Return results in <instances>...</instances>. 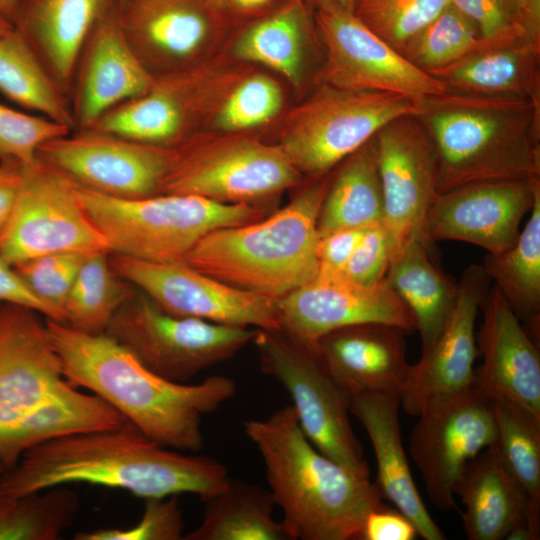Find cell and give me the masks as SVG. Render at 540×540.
<instances>
[{
  "instance_id": "obj_1",
  "label": "cell",
  "mask_w": 540,
  "mask_h": 540,
  "mask_svg": "<svg viewBox=\"0 0 540 540\" xmlns=\"http://www.w3.org/2000/svg\"><path fill=\"white\" fill-rule=\"evenodd\" d=\"M228 480L221 462L165 447L125 420L116 428L57 438L27 450L0 474V493L20 496L88 483L143 499L190 493L203 501Z\"/></svg>"
},
{
  "instance_id": "obj_2",
  "label": "cell",
  "mask_w": 540,
  "mask_h": 540,
  "mask_svg": "<svg viewBox=\"0 0 540 540\" xmlns=\"http://www.w3.org/2000/svg\"><path fill=\"white\" fill-rule=\"evenodd\" d=\"M64 377L96 394L159 444L198 452L204 443L202 417L236 392L222 375L188 384L167 380L145 367L106 333L90 334L46 319Z\"/></svg>"
},
{
  "instance_id": "obj_3",
  "label": "cell",
  "mask_w": 540,
  "mask_h": 540,
  "mask_svg": "<svg viewBox=\"0 0 540 540\" xmlns=\"http://www.w3.org/2000/svg\"><path fill=\"white\" fill-rule=\"evenodd\" d=\"M243 426L263 459L288 539L361 540L367 515L386 507L370 472L346 467L313 446L292 405Z\"/></svg>"
},
{
  "instance_id": "obj_4",
  "label": "cell",
  "mask_w": 540,
  "mask_h": 540,
  "mask_svg": "<svg viewBox=\"0 0 540 540\" xmlns=\"http://www.w3.org/2000/svg\"><path fill=\"white\" fill-rule=\"evenodd\" d=\"M438 156V193L486 180L540 177V104L452 90L416 102Z\"/></svg>"
},
{
  "instance_id": "obj_5",
  "label": "cell",
  "mask_w": 540,
  "mask_h": 540,
  "mask_svg": "<svg viewBox=\"0 0 540 540\" xmlns=\"http://www.w3.org/2000/svg\"><path fill=\"white\" fill-rule=\"evenodd\" d=\"M308 183L267 218L215 229L183 263L236 288L279 299L318 272V215L331 172Z\"/></svg>"
},
{
  "instance_id": "obj_6",
  "label": "cell",
  "mask_w": 540,
  "mask_h": 540,
  "mask_svg": "<svg viewBox=\"0 0 540 540\" xmlns=\"http://www.w3.org/2000/svg\"><path fill=\"white\" fill-rule=\"evenodd\" d=\"M79 198L111 254L154 262H183L207 233L264 217L261 207L185 194L125 199L78 185Z\"/></svg>"
},
{
  "instance_id": "obj_7",
  "label": "cell",
  "mask_w": 540,
  "mask_h": 540,
  "mask_svg": "<svg viewBox=\"0 0 540 540\" xmlns=\"http://www.w3.org/2000/svg\"><path fill=\"white\" fill-rule=\"evenodd\" d=\"M301 179L279 145L242 132H199L175 147L160 194L255 205L298 185Z\"/></svg>"
},
{
  "instance_id": "obj_8",
  "label": "cell",
  "mask_w": 540,
  "mask_h": 540,
  "mask_svg": "<svg viewBox=\"0 0 540 540\" xmlns=\"http://www.w3.org/2000/svg\"><path fill=\"white\" fill-rule=\"evenodd\" d=\"M416 102L377 91L323 84L285 121L279 146L303 175L330 173L390 121L414 115Z\"/></svg>"
},
{
  "instance_id": "obj_9",
  "label": "cell",
  "mask_w": 540,
  "mask_h": 540,
  "mask_svg": "<svg viewBox=\"0 0 540 540\" xmlns=\"http://www.w3.org/2000/svg\"><path fill=\"white\" fill-rule=\"evenodd\" d=\"M257 330L169 313L136 288L104 333L155 374L187 383L232 358L254 340Z\"/></svg>"
},
{
  "instance_id": "obj_10",
  "label": "cell",
  "mask_w": 540,
  "mask_h": 540,
  "mask_svg": "<svg viewBox=\"0 0 540 540\" xmlns=\"http://www.w3.org/2000/svg\"><path fill=\"white\" fill-rule=\"evenodd\" d=\"M253 342L261 370L288 392L299 426L313 446L346 467L369 472L349 420L350 395L320 356L281 330L258 329Z\"/></svg>"
},
{
  "instance_id": "obj_11",
  "label": "cell",
  "mask_w": 540,
  "mask_h": 540,
  "mask_svg": "<svg viewBox=\"0 0 540 540\" xmlns=\"http://www.w3.org/2000/svg\"><path fill=\"white\" fill-rule=\"evenodd\" d=\"M109 252L78 194V185L39 160L20 166L11 216L0 233V256L14 266L57 252Z\"/></svg>"
},
{
  "instance_id": "obj_12",
  "label": "cell",
  "mask_w": 540,
  "mask_h": 540,
  "mask_svg": "<svg viewBox=\"0 0 540 540\" xmlns=\"http://www.w3.org/2000/svg\"><path fill=\"white\" fill-rule=\"evenodd\" d=\"M313 15L325 50L322 84L394 93L415 102L447 90L442 81L411 63L353 12L322 7L313 9Z\"/></svg>"
},
{
  "instance_id": "obj_13",
  "label": "cell",
  "mask_w": 540,
  "mask_h": 540,
  "mask_svg": "<svg viewBox=\"0 0 540 540\" xmlns=\"http://www.w3.org/2000/svg\"><path fill=\"white\" fill-rule=\"evenodd\" d=\"M113 269L163 310L214 323L281 330L278 299L242 290L183 262L154 263L109 255Z\"/></svg>"
},
{
  "instance_id": "obj_14",
  "label": "cell",
  "mask_w": 540,
  "mask_h": 540,
  "mask_svg": "<svg viewBox=\"0 0 540 540\" xmlns=\"http://www.w3.org/2000/svg\"><path fill=\"white\" fill-rule=\"evenodd\" d=\"M175 147L138 142L95 130L75 131L42 144L37 158L77 185L125 199L160 194Z\"/></svg>"
},
{
  "instance_id": "obj_15",
  "label": "cell",
  "mask_w": 540,
  "mask_h": 540,
  "mask_svg": "<svg viewBox=\"0 0 540 540\" xmlns=\"http://www.w3.org/2000/svg\"><path fill=\"white\" fill-rule=\"evenodd\" d=\"M409 454L430 501L439 509L456 508L454 486L466 464L497 439L492 400L470 391L429 405L418 416Z\"/></svg>"
},
{
  "instance_id": "obj_16",
  "label": "cell",
  "mask_w": 540,
  "mask_h": 540,
  "mask_svg": "<svg viewBox=\"0 0 540 540\" xmlns=\"http://www.w3.org/2000/svg\"><path fill=\"white\" fill-rule=\"evenodd\" d=\"M281 331L317 354L326 334L359 324H386L406 334L416 330L415 320L386 279L357 283L343 273L318 271L304 285L278 299Z\"/></svg>"
},
{
  "instance_id": "obj_17",
  "label": "cell",
  "mask_w": 540,
  "mask_h": 540,
  "mask_svg": "<svg viewBox=\"0 0 540 540\" xmlns=\"http://www.w3.org/2000/svg\"><path fill=\"white\" fill-rule=\"evenodd\" d=\"M383 194L382 225L391 261L414 236L425 234L427 211L438 193L434 143L414 115L394 119L375 135Z\"/></svg>"
},
{
  "instance_id": "obj_18",
  "label": "cell",
  "mask_w": 540,
  "mask_h": 540,
  "mask_svg": "<svg viewBox=\"0 0 540 540\" xmlns=\"http://www.w3.org/2000/svg\"><path fill=\"white\" fill-rule=\"evenodd\" d=\"M119 20L154 78L205 62L212 44L231 27L208 0H119Z\"/></svg>"
},
{
  "instance_id": "obj_19",
  "label": "cell",
  "mask_w": 540,
  "mask_h": 540,
  "mask_svg": "<svg viewBox=\"0 0 540 540\" xmlns=\"http://www.w3.org/2000/svg\"><path fill=\"white\" fill-rule=\"evenodd\" d=\"M482 265L471 264L457 283L454 307L433 345L411 365L400 395L401 408L418 416L426 407L470 391L475 384L474 362L478 353L475 323L491 288Z\"/></svg>"
},
{
  "instance_id": "obj_20",
  "label": "cell",
  "mask_w": 540,
  "mask_h": 540,
  "mask_svg": "<svg viewBox=\"0 0 540 540\" xmlns=\"http://www.w3.org/2000/svg\"><path fill=\"white\" fill-rule=\"evenodd\" d=\"M539 182L540 177L486 180L437 193L426 214V237L431 243L463 241L500 254L517 241Z\"/></svg>"
},
{
  "instance_id": "obj_21",
  "label": "cell",
  "mask_w": 540,
  "mask_h": 540,
  "mask_svg": "<svg viewBox=\"0 0 540 540\" xmlns=\"http://www.w3.org/2000/svg\"><path fill=\"white\" fill-rule=\"evenodd\" d=\"M211 99L212 73L204 62L155 78L146 93L109 109L87 130L177 147L200 132Z\"/></svg>"
},
{
  "instance_id": "obj_22",
  "label": "cell",
  "mask_w": 540,
  "mask_h": 540,
  "mask_svg": "<svg viewBox=\"0 0 540 540\" xmlns=\"http://www.w3.org/2000/svg\"><path fill=\"white\" fill-rule=\"evenodd\" d=\"M0 303V447L9 432L65 377L46 319Z\"/></svg>"
},
{
  "instance_id": "obj_23",
  "label": "cell",
  "mask_w": 540,
  "mask_h": 540,
  "mask_svg": "<svg viewBox=\"0 0 540 540\" xmlns=\"http://www.w3.org/2000/svg\"><path fill=\"white\" fill-rule=\"evenodd\" d=\"M128 44L113 0L94 22L79 54L70 96L74 131L89 129L114 106L154 83Z\"/></svg>"
},
{
  "instance_id": "obj_24",
  "label": "cell",
  "mask_w": 540,
  "mask_h": 540,
  "mask_svg": "<svg viewBox=\"0 0 540 540\" xmlns=\"http://www.w3.org/2000/svg\"><path fill=\"white\" fill-rule=\"evenodd\" d=\"M480 310L478 346L483 360L474 387L492 400L507 401L540 418L538 346L495 285Z\"/></svg>"
},
{
  "instance_id": "obj_25",
  "label": "cell",
  "mask_w": 540,
  "mask_h": 540,
  "mask_svg": "<svg viewBox=\"0 0 540 540\" xmlns=\"http://www.w3.org/2000/svg\"><path fill=\"white\" fill-rule=\"evenodd\" d=\"M406 333L386 324H359L334 330L318 342L317 354L349 394L403 392L411 365Z\"/></svg>"
},
{
  "instance_id": "obj_26",
  "label": "cell",
  "mask_w": 540,
  "mask_h": 540,
  "mask_svg": "<svg viewBox=\"0 0 540 540\" xmlns=\"http://www.w3.org/2000/svg\"><path fill=\"white\" fill-rule=\"evenodd\" d=\"M393 393H359L349 397V411L370 438L377 464L375 481L384 499L394 504L425 540H444V533L425 507L414 483L403 447L399 411Z\"/></svg>"
},
{
  "instance_id": "obj_27",
  "label": "cell",
  "mask_w": 540,
  "mask_h": 540,
  "mask_svg": "<svg viewBox=\"0 0 540 540\" xmlns=\"http://www.w3.org/2000/svg\"><path fill=\"white\" fill-rule=\"evenodd\" d=\"M112 1L18 0L13 10V30L69 99L82 46L94 22Z\"/></svg>"
},
{
  "instance_id": "obj_28",
  "label": "cell",
  "mask_w": 540,
  "mask_h": 540,
  "mask_svg": "<svg viewBox=\"0 0 540 540\" xmlns=\"http://www.w3.org/2000/svg\"><path fill=\"white\" fill-rule=\"evenodd\" d=\"M540 48L525 36L480 38L463 57L429 74L448 90L540 104Z\"/></svg>"
},
{
  "instance_id": "obj_29",
  "label": "cell",
  "mask_w": 540,
  "mask_h": 540,
  "mask_svg": "<svg viewBox=\"0 0 540 540\" xmlns=\"http://www.w3.org/2000/svg\"><path fill=\"white\" fill-rule=\"evenodd\" d=\"M453 492L465 506L463 529L469 540L507 539L521 526H528L539 539L540 525L533 521L526 497L495 443L466 464Z\"/></svg>"
},
{
  "instance_id": "obj_30",
  "label": "cell",
  "mask_w": 540,
  "mask_h": 540,
  "mask_svg": "<svg viewBox=\"0 0 540 540\" xmlns=\"http://www.w3.org/2000/svg\"><path fill=\"white\" fill-rule=\"evenodd\" d=\"M125 418L94 393L81 392L66 378L7 435L0 463L13 467L29 449L66 436L120 426Z\"/></svg>"
},
{
  "instance_id": "obj_31",
  "label": "cell",
  "mask_w": 540,
  "mask_h": 540,
  "mask_svg": "<svg viewBox=\"0 0 540 540\" xmlns=\"http://www.w3.org/2000/svg\"><path fill=\"white\" fill-rule=\"evenodd\" d=\"M430 244L426 235L412 237L390 262L385 277L414 317L422 352L438 338L457 297V283L432 261Z\"/></svg>"
},
{
  "instance_id": "obj_32",
  "label": "cell",
  "mask_w": 540,
  "mask_h": 540,
  "mask_svg": "<svg viewBox=\"0 0 540 540\" xmlns=\"http://www.w3.org/2000/svg\"><path fill=\"white\" fill-rule=\"evenodd\" d=\"M314 32L313 9L307 0H289L244 25L233 54L240 60L267 66L299 86L305 70L307 43Z\"/></svg>"
},
{
  "instance_id": "obj_33",
  "label": "cell",
  "mask_w": 540,
  "mask_h": 540,
  "mask_svg": "<svg viewBox=\"0 0 540 540\" xmlns=\"http://www.w3.org/2000/svg\"><path fill=\"white\" fill-rule=\"evenodd\" d=\"M383 211L374 136L344 159L332 175L318 215L319 238L339 229L382 223Z\"/></svg>"
},
{
  "instance_id": "obj_34",
  "label": "cell",
  "mask_w": 540,
  "mask_h": 540,
  "mask_svg": "<svg viewBox=\"0 0 540 540\" xmlns=\"http://www.w3.org/2000/svg\"><path fill=\"white\" fill-rule=\"evenodd\" d=\"M200 524L184 540H285L281 521L274 517L269 489L229 478L225 487L203 500Z\"/></svg>"
},
{
  "instance_id": "obj_35",
  "label": "cell",
  "mask_w": 540,
  "mask_h": 540,
  "mask_svg": "<svg viewBox=\"0 0 540 540\" xmlns=\"http://www.w3.org/2000/svg\"><path fill=\"white\" fill-rule=\"evenodd\" d=\"M482 266L536 341L540 323V182L535 186L530 217L515 244L500 254H487Z\"/></svg>"
},
{
  "instance_id": "obj_36",
  "label": "cell",
  "mask_w": 540,
  "mask_h": 540,
  "mask_svg": "<svg viewBox=\"0 0 540 540\" xmlns=\"http://www.w3.org/2000/svg\"><path fill=\"white\" fill-rule=\"evenodd\" d=\"M0 93L74 130L71 101L26 42L13 30L0 34Z\"/></svg>"
},
{
  "instance_id": "obj_37",
  "label": "cell",
  "mask_w": 540,
  "mask_h": 540,
  "mask_svg": "<svg viewBox=\"0 0 540 540\" xmlns=\"http://www.w3.org/2000/svg\"><path fill=\"white\" fill-rule=\"evenodd\" d=\"M109 252L91 253L81 265L64 304V324L90 334L104 333L136 288L112 267Z\"/></svg>"
},
{
  "instance_id": "obj_38",
  "label": "cell",
  "mask_w": 540,
  "mask_h": 540,
  "mask_svg": "<svg viewBox=\"0 0 540 540\" xmlns=\"http://www.w3.org/2000/svg\"><path fill=\"white\" fill-rule=\"evenodd\" d=\"M492 403L497 424L495 447L524 493L533 521L540 525V418L504 400Z\"/></svg>"
},
{
  "instance_id": "obj_39",
  "label": "cell",
  "mask_w": 540,
  "mask_h": 540,
  "mask_svg": "<svg viewBox=\"0 0 540 540\" xmlns=\"http://www.w3.org/2000/svg\"><path fill=\"white\" fill-rule=\"evenodd\" d=\"M79 509V497L68 486L20 496L0 493V540L59 539Z\"/></svg>"
},
{
  "instance_id": "obj_40",
  "label": "cell",
  "mask_w": 540,
  "mask_h": 540,
  "mask_svg": "<svg viewBox=\"0 0 540 540\" xmlns=\"http://www.w3.org/2000/svg\"><path fill=\"white\" fill-rule=\"evenodd\" d=\"M479 39L474 23L450 3L406 44L401 54L431 73L459 60Z\"/></svg>"
},
{
  "instance_id": "obj_41",
  "label": "cell",
  "mask_w": 540,
  "mask_h": 540,
  "mask_svg": "<svg viewBox=\"0 0 540 540\" xmlns=\"http://www.w3.org/2000/svg\"><path fill=\"white\" fill-rule=\"evenodd\" d=\"M451 0H355L353 13L398 52Z\"/></svg>"
},
{
  "instance_id": "obj_42",
  "label": "cell",
  "mask_w": 540,
  "mask_h": 540,
  "mask_svg": "<svg viewBox=\"0 0 540 540\" xmlns=\"http://www.w3.org/2000/svg\"><path fill=\"white\" fill-rule=\"evenodd\" d=\"M280 85L264 74H254L240 81L224 99L214 119L224 132H241L267 123L282 108Z\"/></svg>"
},
{
  "instance_id": "obj_43",
  "label": "cell",
  "mask_w": 540,
  "mask_h": 540,
  "mask_svg": "<svg viewBox=\"0 0 540 540\" xmlns=\"http://www.w3.org/2000/svg\"><path fill=\"white\" fill-rule=\"evenodd\" d=\"M94 253V252H93ZM91 253L67 251L38 256L14 265L30 290L64 323V304L76 275Z\"/></svg>"
},
{
  "instance_id": "obj_44",
  "label": "cell",
  "mask_w": 540,
  "mask_h": 540,
  "mask_svg": "<svg viewBox=\"0 0 540 540\" xmlns=\"http://www.w3.org/2000/svg\"><path fill=\"white\" fill-rule=\"evenodd\" d=\"M71 129L53 120L28 115L0 104V163L33 164L45 142Z\"/></svg>"
},
{
  "instance_id": "obj_45",
  "label": "cell",
  "mask_w": 540,
  "mask_h": 540,
  "mask_svg": "<svg viewBox=\"0 0 540 540\" xmlns=\"http://www.w3.org/2000/svg\"><path fill=\"white\" fill-rule=\"evenodd\" d=\"M140 521L128 528L79 532L77 540H180L185 523L177 496L144 499Z\"/></svg>"
},
{
  "instance_id": "obj_46",
  "label": "cell",
  "mask_w": 540,
  "mask_h": 540,
  "mask_svg": "<svg viewBox=\"0 0 540 540\" xmlns=\"http://www.w3.org/2000/svg\"><path fill=\"white\" fill-rule=\"evenodd\" d=\"M451 4L474 23L482 39L526 37L522 0H451Z\"/></svg>"
},
{
  "instance_id": "obj_47",
  "label": "cell",
  "mask_w": 540,
  "mask_h": 540,
  "mask_svg": "<svg viewBox=\"0 0 540 540\" xmlns=\"http://www.w3.org/2000/svg\"><path fill=\"white\" fill-rule=\"evenodd\" d=\"M391 262L388 237L382 223L366 227L343 274L363 284L374 285L386 277Z\"/></svg>"
},
{
  "instance_id": "obj_48",
  "label": "cell",
  "mask_w": 540,
  "mask_h": 540,
  "mask_svg": "<svg viewBox=\"0 0 540 540\" xmlns=\"http://www.w3.org/2000/svg\"><path fill=\"white\" fill-rule=\"evenodd\" d=\"M365 228H344L319 238L317 246L318 271L343 273Z\"/></svg>"
},
{
  "instance_id": "obj_49",
  "label": "cell",
  "mask_w": 540,
  "mask_h": 540,
  "mask_svg": "<svg viewBox=\"0 0 540 540\" xmlns=\"http://www.w3.org/2000/svg\"><path fill=\"white\" fill-rule=\"evenodd\" d=\"M418 535L415 525L404 514L386 506L367 515L361 540H414Z\"/></svg>"
},
{
  "instance_id": "obj_50",
  "label": "cell",
  "mask_w": 540,
  "mask_h": 540,
  "mask_svg": "<svg viewBox=\"0 0 540 540\" xmlns=\"http://www.w3.org/2000/svg\"><path fill=\"white\" fill-rule=\"evenodd\" d=\"M0 303L28 307L45 319L54 320L52 310L26 285L14 267L0 256Z\"/></svg>"
},
{
  "instance_id": "obj_51",
  "label": "cell",
  "mask_w": 540,
  "mask_h": 540,
  "mask_svg": "<svg viewBox=\"0 0 540 540\" xmlns=\"http://www.w3.org/2000/svg\"><path fill=\"white\" fill-rule=\"evenodd\" d=\"M289 0H208L230 25H246L284 5Z\"/></svg>"
},
{
  "instance_id": "obj_52",
  "label": "cell",
  "mask_w": 540,
  "mask_h": 540,
  "mask_svg": "<svg viewBox=\"0 0 540 540\" xmlns=\"http://www.w3.org/2000/svg\"><path fill=\"white\" fill-rule=\"evenodd\" d=\"M19 168L9 176L0 179V233L5 228L16 199L19 184Z\"/></svg>"
},
{
  "instance_id": "obj_53",
  "label": "cell",
  "mask_w": 540,
  "mask_h": 540,
  "mask_svg": "<svg viewBox=\"0 0 540 540\" xmlns=\"http://www.w3.org/2000/svg\"><path fill=\"white\" fill-rule=\"evenodd\" d=\"M522 2L526 38L540 48V0H522Z\"/></svg>"
},
{
  "instance_id": "obj_54",
  "label": "cell",
  "mask_w": 540,
  "mask_h": 540,
  "mask_svg": "<svg viewBox=\"0 0 540 540\" xmlns=\"http://www.w3.org/2000/svg\"><path fill=\"white\" fill-rule=\"evenodd\" d=\"M355 0H307L312 9L334 7L353 12Z\"/></svg>"
},
{
  "instance_id": "obj_55",
  "label": "cell",
  "mask_w": 540,
  "mask_h": 540,
  "mask_svg": "<svg viewBox=\"0 0 540 540\" xmlns=\"http://www.w3.org/2000/svg\"><path fill=\"white\" fill-rule=\"evenodd\" d=\"M17 1L18 0H0V16L10 22Z\"/></svg>"
},
{
  "instance_id": "obj_56",
  "label": "cell",
  "mask_w": 540,
  "mask_h": 540,
  "mask_svg": "<svg viewBox=\"0 0 540 540\" xmlns=\"http://www.w3.org/2000/svg\"><path fill=\"white\" fill-rule=\"evenodd\" d=\"M19 166L15 163H0V179L14 173Z\"/></svg>"
},
{
  "instance_id": "obj_57",
  "label": "cell",
  "mask_w": 540,
  "mask_h": 540,
  "mask_svg": "<svg viewBox=\"0 0 540 540\" xmlns=\"http://www.w3.org/2000/svg\"><path fill=\"white\" fill-rule=\"evenodd\" d=\"M12 26L9 21L0 16V34L9 32Z\"/></svg>"
},
{
  "instance_id": "obj_58",
  "label": "cell",
  "mask_w": 540,
  "mask_h": 540,
  "mask_svg": "<svg viewBox=\"0 0 540 540\" xmlns=\"http://www.w3.org/2000/svg\"><path fill=\"white\" fill-rule=\"evenodd\" d=\"M5 470V468L3 467V465L0 463V474Z\"/></svg>"
}]
</instances>
